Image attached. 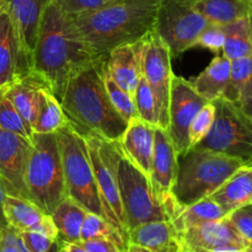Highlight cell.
Segmentation results:
<instances>
[{
	"mask_svg": "<svg viewBox=\"0 0 252 252\" xmlns=\"http://www.w3.org/2000/svg\"><path fill=\"white\" fill-rule=\"evenodd\" d=\"M116 159L118 191L125 213L126 231L143 223L169 220L166 211L155 194L149 176L140 171L118 148Z\"/></svg>",
	"mask_w": 252,
	"mask_h": 252,
	"instance_id": "obj_7",
	"label": "cell"
},
{
	"mask_svg": "<svg viewBox=\"0 0 252 252\" xmlns=\"http://www.w3.org/2000/svg\"><path fill=\"white\" fill-rule=\"evenodd\" d=\"M5 91H6V89H0V101H1V98L4 97Z\"/></svg>",
	"mask_w": 252,
	"mask_h": 252,
	"instance_id": "obj_45",
	"label": "cell"
},
{
	"mask_svg": "<svg viewBox=\"0 0 252 252\" xmlns=\"http://www.w3.org/2000/svg\"><path fill=\"white\" fill-rule=\"evenodd\" d=\"M31 74L7 10L0 15V89H9Z\"/></svg>",
	"mask_w": 252,
	"mask_h": 252,
	"instance_id": "obj_16",
	"label": "cell"
},
{
	"mask_svg": "<svg viewBox=\"0 0 252 252\" xmlns=\"http://www.w3.org/2000/svg\"><path fill=\"white\" fill-rule=\"evenodd\" d=\"M228 216L225 211L220 206L216 203L213 199L209 197L201 199L191 206L184 207L179 213L176 214L174 219L171 220L172 226L175 231L180 233L191 226L199 225L206 221H214L220 220Z\"/></svg>",
	"mask_w": 252,
	"mask_h": 252,
	"instance_id": "obj_27",
	"label": "cell"
},
{
	"mask_svg": "<svg viewBox=\"0 0 252 252\" xmlns=\"http://www.w3.org/2000/svg\"><path fill=\"white\" fill-rule=\"evenodd\" d=\"M229 69H230V61L224 56H217L209 63V65L189 83L199 96L212 102L216 98L223 96L228 84Z\"/></svg>",
	"mask_w": 252,
	"mask_h": 252,
	"instance_id": "obj_25",
	"label": "cell"
},
{
	"mask_svg": "<svg viewBox=\"0 0 252 252\" xmlns=\"http://www.w3.org/2000/svg\"><path fill=\"white\" fill-rule=\"evenodd\" d=\"M0 252H29L21 240H20L19 233L11 226L7 225L6 228L0 230Z\"/></svg>",
	"mask_w": 252,
	"mask_h": 252,
	"instance_id": "obj_39",
	"label": "cell"
},
{
	"mask_svg": "<svg viewBox=\"0 0 252 252\" xmlns=\"http://www.w3.org/2000/svg\"><path fill=\"white\" fill-rule=\"evenodd\" d=\"M192 6L213 25L224 26L251 16L252 0H189Z\"/></svg>",
	"mask_w": 252,
	"mask_h": 252,
	"instance_id": "obj_24",
	"label": "cell"
},
{
	"mask_svg": "<svg viewBox=\"0 0 252 252\" xmlns=\"http://www.w3.org/2000/svg\"><path fill=\"white\" fill-rule=\"evenodd\" d=\"M44 86L46 85L41 80L30 74L5 91V96L11 101L12 106L16 108L19 115L32 132H33V126L36 123L39 105H41L42 89Z\"/></svg>",
	"mask_w": 252,
	"mask_h": 252,
	"instance_id": "obj_21",
	"label": "cell"
},
{
	"mask_svg": "<svg viewBox=\"0 0 252 252\" xmlns=\"http://www.w3.org/2000/svg\"><path fill=\"white\" fill-rule=\"evenodd\" d=\"M4 214L7 225L16 231H37L58 240V231L52 217L30 199L5 194Z\"/></svg>",
	"mask_w": 252,
	"mask_h": 252,
	"instance_id": "obj_17",
	"label": "cell"
},
{
	"mask_svg": "<svg viewBox=\"0 0 252 252\" xmlns=\"http://www.w3.org/2000/svg\"><path fill=\"white\" fill-rule=\"evenodd\" d=\"M245 162L236 158L207 150L189 149L179 157L171 194L181 207L209 197Z\"/></svg>",
	"mask_w": 252,
	"mask_h": 252,
	"instance_id": "obj_4",
	"label": "cell"
},
{
	"mask_svg": "<svg viewBox=\"0 0 252 252\" xmlns=\"http://www.w3.org/2000/svg\"><path fill=\"white\" fill-rule=\"evenodd\" d=\"M7 10V1L6 0H0V15Z\"/></svg>",
	"mask_w": 252,
	"mask_h": 252,
	"instance_id": "obj_44",
	"label": "cell"
},
{
	"mask_svg": "<svg viewBox=\"0 0 252 252\" xmlns=\"http://www.w3.org/2000/svg\"><path fill=\"white\" fill-rule=\"evenodd\" d=\"M93 61L70 15L49 0L32 53V75L59 101L69 79Z\"/></svg>",
	"mask_w": 252,
	"mask_h": 252,
	"instance_id": "obj_1",
	"label": "cell"
},
{
	"mask_svg": "<svg viewBox=\"0 0 252 252\" xmlns=\"http://www.w3.org/2000/svg\"><path fill=\"white\" fill-rule=\"evenodd\" d=\"M135 110H137L138 118L149 125L158 126V115H157V105H155V98L150 90L149 85L145 81L143 74L140 75L138 81L137 89H135L134 96Z\"/></svg>",
	"mask_w": 252,
	"mask_h": 252,
	"instance_id": "obj_33",
	"label": "cell"
},
{
	"mask_svg": "<svg viewBox=\"0 0 252 252\" xmlns=\"http://www.w3.org/2000/svg\"><path fill=\"white\" fill-rule=\"evenodd\" d=\"M5 191L2 189V185L0 182V230L7 226V221L6 218H5L4 214V199H5Z\"/></svg>",
	"mask_w": 252,
	"mask_h": 252,
	"instance_id": "obj_41",
	"label": "cell"
},
{
	"mask_svg": "<svg viewBox=\"0 0 252 252\" xmlns=\"http://www.w3.org/2000/svg\"><path fill=\"white\" fill-rule=\"evenodd\" d=\"M127 244L143 246L152 252H175L176 231L169 220L148 221L128 230Z\"/></svg>",
	"mask_w": 252,
	"mask_h": 252,
	"instance_id": "obj_23",
	"label": "cell"
},
{
	"mask_svg": "<svg viewBox=\"0 0 252 252\" xmlns=\"http://www.w3.org/2000/svg\"><path fill=\"white\" fill-rule=\"evenodd\" d=\"M209 101L204 100L192 88L189 80L172 76L169 101L167 133L171 138L179 157L189 149V128L199 110Z\"/></svg>",
	"mask_w": 252,
	"mask_h": 252,
	"instance_id": "obj_12",
	"label": "cell"
},
{
	"mask_svg": "<svg viewBox=\"0 0 252 252\" xmlns=\"http://www.w3.org/2000/svg\"><path fill=\"white\" fill-rule=\"evenodd\" d=\"M252 56L230 61L229 79L221 97L252 117Z\"/></svg>",
	"mask_w": 252,
	"mask_h": 252,
	"instance_id": "obj_22",
	"label": "cell"
},
{
	"mask_svg": "<svg viewBox=\"0 0 252 252\" xmlns=\"http://www.w3.org/2000/svg\"><path fill=\"white\" fill-rule=\"evenodd\" d=\"M25 182L30 201L48 216L66 197L56 133L33 135Z\"/></svg>",
	"mask_w": 252,
	"mask_h": 252,
	"instance_id": "obj_6",
	"label": "cell"
},
{
	"mask_svg": "<svg viewBox=\"0 0 252 252\" xmlns=\"http://www.w3.org/2000/svg\"><path fill=\"white\" fill-rule=\"evenodd\" d=\"M112 1L115 0H56L61 9L69 15L96 9Z\"/></svg>",
	"mask_w": 252,
	"mask_h": 252,
	"instance_id": "obj_38",
	"label": "cell"
},
{
	"mask_svg": "<svg viewBox=\"0 0 252 252\" xmlns=\"http://www.w3.org/2000/svg\"><path fill=\"white\" fill-rule=\"evenodd\" d=\"M221 27L225 34L221 52L226 59L234 61L243 57L252 56L251 16L243 17Z\"/></svg>",
	"mask_w": 252,
	"mask_h": 252,
	"instance_id": "obj_28",
	"label": "cell"
},
{
	"mask_svg": "<svg viewBox=\"0 0 252 252\" xmlns=\"http://www.w3.org/2000/svg\"><path fill=\"white\" fill-rule=\"evenodd\" d=\"M102 79L103 85H105L106 91H107L111 103H112L113 107L116 108V111L120 113L121 117L128 123H129L130 121L138 118L134 98H133L129 94L126 93L123 89H121L120 86L117 85V83L113 80L112 76L110 75V73H108L107 70L106 61L102 68Z\"/></svg>",
	"mask_w": 252,
	"mask_h": 252,
	"instance_id": "obj_31",
	"label": "cell"
},
{
	"mask_svg": "<svg viewBox=\"0 0 252 252\" xmlns=\"http://www.w3.org/2000/svg\"><path fill=\"white\" fill-rule=\"evenodd\" d=\"M81 246L88 252H121L120 248L107 239H90V240L79 241Z\"/></svg>",
	"mask_w": 252,
	"mask_h": 252,
	"instance_id": "obj_40",
	"label": "cell"
},
{
	"mask_svg": "<svg viewBox=\"0 0 252 252\" xmlns=\"http://www.w3.org/2000/svg\"><path fill=\"white\" fill-rule=\"evenodd\" d=\"M224 39H225V34H224L223 27L219 25L208 24V26L199 34L196 42V47H202V48L214 52V53H219L223 51Z\"/></svg>",
	"mask_w": 252,
	"mask_h": 252,
	"instance_id": "obj_37",
	"label": "cell"
},
{
	"mask_svg": "<svg viewBox=\"0 0 252 252\" xmlns=\"http://www.w3.org/2000/svg\"><path fill=\"white\" fill-rule=\"evenodd\" d=\"M214 120L208 134L191 149L207 150L252 162V117L224 97L212 101Z\"/></svg>",
	"mask_w": 252,
	"mask_h": 252,
	"instance_id": "obj_8",
	"label": "cell"
},
{
	"mask_svg": "<svg viewBox=\"0 0 252 252\" xmlns=\"http://www.w3.org/2000/svg\"><path fill=\"white\" fill-rule=\"evenodd\" d=\"M179 155L166 129L155 127L154 150L149 179L155 194L159 198L169 216L170 221L184 207L180 206L172 197L171 189L177 174Z\"/></svg>",
	"mask_w": 252,
	"mask_h": 252,
	"instance_id": "obj_11",
	"label": "cell"
},
{
	"mask_svg": "<svg viewBox=\"0 0 252 252\" xmlns=\"http://www.w3.org/2000/svg\"><path fill=\"white\" fill-rule=\"evenodd\" d=\"M58 244H59V243H58ZM57 252H68V251H66L65 249L63 248V246H62V245H59V249H58V251H57Z\"/></svg>",
	"mask_w": 252,
	"mask_h": 252,
	"instance_id": "obj_46",
	"label": "cell"
},
{
	"mask_svg": "<svg viewBox=\"0 0 252 252\" xmlns=\"http://www.w3.org/2000/svg\"><path fill=\"white\" fill-rule=\"evenodd\" d=\"M143 47L144 38L112 49L106 58V66L110 75L132 97L142 75Z\"/></svg>",
	"mask_w": 252,
	"mask_h": 252,
	"instance_id": "obj_18",
	"label": "cell"
},
{
	"mask_svg": "<svg viewBox=\"0 0 252 252\" xmlns=\"http://www.w3.org/2000/svg\"><path fill=\"white\" fill-rule=\"evenodd\" d=\"M32 143L0 129V182L5 193L29 199L25 175Z\"/></svg>",
	"mask_w": 252,
	"mask_h": 252,
	"instance_id": "obj_13",
	"label": "cell"
},
{
	"mask_svg": "<svg viewBox=\"0 0 252 252\" xmlns=\"http://www.w3.org/2000/svg\"><path fill=\"white\" fill-rule=\"evenodd\" d=\"M159 0H115L70 15L94 59H106L112 49L135 43L154 29Z\"/></svg>",
	"mask_w": 252,
	"mask_h": 252,
	"instance_id": "obj_2",
	"label": "cell"
},
{
	"mask_svg": "<svg viewBox=\"0 0 252 252\" xmlns=\"http://www.w3.org/2000/svg\"><path fill=\"white\" fill-rule=\"evenodd\" d=\"M226 219L246 241L252 244V203L231 211L226 216Z\"/></svg>",
	"mask_w": 252,
	"mask_h": 252,
	"instance_id": "obj_36",
	"label": "cell"
},
{
	"mask_svg": "<svg viewBox=\"0 0 252 252\" xmlns=\"http://www.w3.org/2000/svg\"><path fill=\"white\" fill-rule=\"evenodd\" d=\"M56 137L61 153L65 196L89 213L107 219L96 185L85 138L76 132L69 122L57 130Z\"/></svg>",
	"mask_w": 252,
	"mask_h": 252,
	"instance_id": "obj_5",
	"label": "cell"
},
{
	"mask_svg": "<svg viewBox=\"0 0 252 252\" xmlns=\"http://www.w3.org/2000/svg\"><path fill=\"white\" fill-rule=\"evenodd\" d=\"M176 248L252 251V244L235 230L225 217L176 233Z\"/></svg>",
	"mask_w": 252,
	"mask_h": 252,
	"instance_id": "obj_14",
	"label": "cell"
},
{
	"mask_svg": "<svg viewBox=\"0 0 252 252\" xmlns=\"http://www.w3.org/2000/svg\"><path fill=\"white\" fill-rule=\"evenodd\" d=\"M214 112L216 110H214L213 102H207L194 116L189 128V149L208 134L214 120Z\"/></svg>",
	"mask_w": 252,
	"mask_h": 252,
	"instance_id": "obj_34",
	"label": "cell"
},
{
	"mask_svg": "<svg viewBox=\"0 0 252 252\" xmlns=\"http://www.w3.org/2000/svg\"><path fill=\"white\" fill-rule=\"evenodd\" d=\"M155 127L157 126L135 118L128 123L125 133L117 142L123 155L148 176L154 150Z\"/></svg>",
	"mask_w": 252,
	"mask_h": 252,
	"instance_id": "obj_19",
	"label": "cell"
},
{
	"mask_svg": "<svg viewBox=\"0 0 252 252\" xmlns=\"http://www.w3.org/2000/svg\"><path fill=\"white\" fill-rule=\"evenodd\" d=\"M175 252H252L243 250H204V249H189V248H176Z\"/></svg>",
	"mask_w": 252,
	"mask_h": 252,
	"instance_id": "obj_42",
	"label": "cell"
},
{
	"mask_svg": "<svg viewBox=\"0 0 252 252\" xmlns=\"http://www.w3.org/2000/svg\"><path fill=\"white\" fill-rule=\"evenodd\" d=\"M226 213L252 203V167L246 164L236 170L218 189L209 196Z\"/></svg>",
	"mask_w": 252,
	"mask_h": 252,
	"instance_id": "obj_20",
	"label": "cell"
},
{
	"mask_svg": "<svg viewBox=\"0 0 252 252\" xmlns=\"http://www.w3.org/2000/svg\"><path fill=\"white\" fill-rule=\"evenodd\" d=\"M7 14L11 20L20 47L32 69V53L39 25L49 0H6Z\"/></svg>",
	"mask_w": 252,
	"mask_h": 252,
	"instance_id": "obj_15",
	"label": "cell"
},
{
	"mask_svg": "<svg viewBox=\"0 0 252 252\" xmlns=\"http://www.w3.org/2000/svg\"><path fill=\"white\" fill-rule=\"evenodd\" d=\"M22 245L29 252H57L59 249L58 240L48 238L37 231H17Z\"/></svg>",
	"mask_w": 252,
	"mask_h": 252,
	"instance_id": "obj_35",
	"label": "cell"
},
{
	"mask_svg": "<svg viewBox=\"0 0 252 252\" xmlns=\"http://www.w3.org/2000/svg\"><path fill=\"white\" fill-rule=\"evenodd\" d=\"M68 118L62 108L61 102L56 96L44 86L42 89L41 105L36 123L33 126V134H44V133H56L57 130L68 125Z\"/></svg>",
	"mask_w": 252,
	"mask_h": 252,
	"instance_id": "obj_29",
	"label": "cell"
},
{
	"mask_svg": "<svg viewBox=\"0 0 252 252\" xmlns=\"http://www.w3.org/2000/svg\"><path fill=\"white\" fill-rule=\"evenodd\" d=\"M59 245L63 246L68 252H88L79 243H59Z\"/></svg>",
	"mask_w": 252,
	"mask_h": 252,
	"instance_id": "obj_43",
	"label": "cell"
},
{
	"mask_svg": "<svg viewBox=\"0 0 252 252\" xmlns=\"http://www.w3.org/2000/svg\"><path fill=\"white\" fill-rule=\"evenodd\" d=\"M105 61L95 59L74 74L66 83L59 102L76 132L115 143L121 139L128 122L113 107L103 85Z\"/></svg>",
	"mask_w": 252,
	"mask_h": 252,
	"instance_id": "obj_3",
	"label": "cell"
},
{
	"mask_svg": "<svg viewBox=\"0 0 252 252\" xmlns=\"http://www.w3.org/2000/svg\"><path fill=\"white\" fill-rule=\"evenodd\" d=\"M90 239H107L115 243L121 250L127 245V239L122 231L107 219L96 214L88 213L80 229V241Z\"/></svg>",
	"mask_w": 252,
	"mask_h": 252,
	"instance_id": "obj_30",
	"label": "cell"
},
{
	"mask_svg": "<svg viewBox=\"0 0 252 252\" xmlns=\"http://www.w3.org/2000/svg\"><path fill=\"white\" fill-rule=\"evenodd\" d=\"M88 213L89 212H86L83 207L68 197L57 206L51 217L58 231L59 243L80 241V229Z\"/></svg>",
	"mask_w": 252,
	"mask_h": 252,
	"instance_id": "obj_26",
	"label": "cell"
},
{
	"mask_svg": "<svg viewBox=\"0 0 252 252\" xmlns=\"http://www.w3.org/2000/svg\"><path fill=\"white\" fill-rule=\"evenodd\" d=\"M0 129L20 135L30 143L33 142V132L30 129L16 108L12 106L11 101L5 95L0 101Z\"/></svg>",
	"mask_w": 252,
	"mask_h": 252,
	"instance_id": "obj_32",
	"label": "cell"
},
{
	"mask_svg": "<svg viewBox=\"0 0 252 252\" xmlns=\"http://www.w3.org/2000/svg\"><path fill=\"white\" fill-rule=\"evenodd\" d=\"M171 53L161 38L152 31L144 37L142 74L155 98L158 115L157 127L167 129L169 101L172 74Z\"/></svg>",
	"mask_w": 252,
	"mask_h": 252,
	"instance_id": "obj_10",
	"label": "cell"
},
{
	"mask_svg": "<svg viewBox=\"0 0 252 252\" xmlns=\"http://www.w3.org/2000/svg\"><path fill=\"white\" fill-rule=\"evenodd\" d=\"M209 22L189 0H159L153 31L169 47L171 57L196 47Z\"/></svg>",
	"mask_w": 252,
	"mask_h": 252,
	"instance_id": "obj_9",
	"label": "cell"
}]
</instances>
